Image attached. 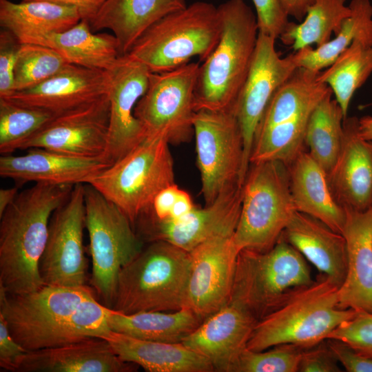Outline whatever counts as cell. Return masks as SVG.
I'll return each mask as SVG.
<instances>
[{
	"label": "cell",
	"instance_id": "obj_1",
	"mask_svg": "<svg viewBox=\"0 0 372 372\" xmlns=\"http://www.w3.org/2000/svg\"><path fill=\"white\" fill-rule=\"evenodd\" d=\"M74 186L35 183L19 192L0 216V287L8 294L27 293L44 285L39 262L50 220Z\"/></svg>",
	"mask_w": 372,
	"mask_h": 372
},
{
	"label": "cell",
	"instance_id": "obj_2",
	"mask_svg": "<svg viewBox=\"0 0 372 372\" xmlns=\"http://www.w3.org/2000/svg\"><path fill=\"white\" fill-rule=\"evenodd\" d=\"M217 8L221 22L220 37L215 48L199 66L195 89L196 112L234 109L256 46V16L244 0H228Z\"/></svg>",
	"mask_w": 372,
	"mask_h": 372
},
{
	"label": "cell",
	"instance_id": "obj_3",
	"mask_svg": "<svg viewBox=\"0 0 372 372\" xmlns=\"http://www.w3.org/2000/svg\"><path fill=\"white\" fill-rule=\"evenodd\" d=\"M339 287L320 273L311 284L290 293L256 324L247 349L260 351L281 344L306 349L327 339L358 310L338 307Z\"/></svg>",
	"mask_w": 372,
	"mask_h": 372
},
{
	"label": "cell",
	"instance_id": "obj_4",
	"mask_svg": "<svg viewBox=\"0 0 372 372\" xmlns=\"http://www.w3.org/2000/svg\"><path fill=\"white\" fill-rule=\"evenodd\" d=\"M190 269L189 252L152 241L121 271L112 309L132 314L185 307Z\"/></svg>",
	"mask_w": 372,
	"mask_h": 372
},
{
	"label": "cell",
	"instance_id": "obj_5",
	"mask_svg": "<svg viewBox=\"0 0 372 372\" xmlns=\"http://www.w3.org/2000/svg\"><path fill=\"white\" fill-rule=\"evenodd\" d=\"M320 72L298 68L276 90L258 126L250 164L276 160L288 165L304 150L310 115L331 91L319 81Z\"/></svg>",
	"mask_w": 372,
	"mask_h": 372
},
{
	"label": "cell",
	"instance_id": "obj_6",
	"mask_svg": "<svg viewBox=\"0 0 372 372\" xmlns=\"http://www.w3.org/2000/svg\"><path fill=\"white\" fill-rule=\"evenodd\" d=\"M221 33L217 7L196 1L161 18L134 42L128 53L151 72L172 70L197 56L204 61Z\"/></svg>",
	"mask_w": 372,
	"mask_h": 372
},
{
	"label": "cell",
	"instance_id": "obj_7",
	"mask_svg": "<svg viewBox=\"0 0 372 372\" xmlns=\"http://www.w3.org/2000/svg\"><path fill=\"white\" fill-rule=\"evenodd\" d=\"M313 281L307 260L280 236L267 251L239 252L229 302L242 307L258 322L293 291Z\"/></svg>",
	"mask_w": 372,
	"mask_h": 372
},
{
	"label": "cell",
	"instance_id": "obj_8",
	"mask_svg": "<svg viewBox=\"0 0 372 372\" xmlns=\"http://www.w3.org/2000/svg\"><path fill=\"white\" fill-rule=\"evenodd\" d=\"M296 211L287 165L276 160L251 163L242 185L236 247L240 251L269 250Z\"/></svg>",
	"mask_w": 372,
	"mask_h": 372
},
{
	"label": "cell",
	"instance_id": "obj_9",
	"mask_svg": "<svg viewBox=\"0 0 372 372\" xmlns=\"http://www.w3.org/2000/svg\"><path fill=\"white\" fill-rule=\"evenodd\" d=\"M169 143L163 135L145 138L87 183L115 204L132 224L163 189L175 184Z\"/></svg>",
	"mask_w": 372,
	"mask_h": 372
},
{
	"label": "cell",
	"instance_id": "obj_10",
	"mask_svg": "<svg viewBox=\"0 0 372 372\" xmlns=\"http://www.w3.org/2000/svg\"><path fill=\"white\" fill-rule=\"evenodd\" d=\"M85 228L92 256L90 287L112 309L119 273L143 249L128 217L89 184H85Z\"/></svg>",
	"mask_w": 372,
	"mask_h": 372
},
{
	"label": "cell",
	"instance_id": "obj_11",
	"mask_svg": "<svg viewBox=\"0 0 372 372\" xmlns=\"http://www.w3.org/2000/svg\"><path fill=\"white\" fill-rule=\"evenodd\" d=\"M197 165L205 205L240 185L244 146L234 109L200 110L193 121Z\"/></svg>",
	"mask_w": 372,
	"mask_h": 372
},
{
	"label": "cell",
	"instance_id": "obj_12",
	"mask_svg": "<svg viewBox=\"0 0 372 372\" xmlns=\"http://www.w3.org/2000/svg\"><path fill=\"white\" fill-rule=\"evenodd\" d=\"M199 66L189 62L167 72H151L147 89L134 110L146 136L163 135L169 144L190 138Z\"/></svg>",
	"mask_w": 372,
	"mask_h": 372
},
{
	"label": "cell",
	"instance_id": "obj_13",
	"mask_svg": "<svg viewBox=\"0 0 372 372\" xmlns=\"http://www.w3.org/2000/svg\"><path fill=\"white\" fill-rule=\"evenodd\" d=\"M85 184L74 186L68 200L52 214L46 245L39 262L44 285H87V264L83 245L85 228Z\"/></svg>",
	"mask_w": 372,
	"mask_h": 372
},
{
	"label": "cell",
	"instance_id": "obj_14",
	"mask_svg": "<svg viewBox=\"0 0 372 372\" xmlns=\"http://www.w3.org/2000/svg\"><path fill=\"white\" fill-rule=\"evenodd\" d=\"M276 39L258 32L250 69L234 107L243 139L244 158L240 184L250 165L256 132L262 115L276 90L298 68L292 54L281 57Z\"/></svg>",
	"mask_w": 372,
	"mask_h": 372
},
{
	"label": "cell",
	"instance_id": "obj_15",
	"mask_svg": "<svg viewBox=\"0 0 372 372\" xmlns=\"http://www.w3.org/2000/svg\"><path fill=\"white\" fill-rule=\"evenodd\" d=\"M87 285L65 287L43 285L32 292L10 295L0 287V314L14 339L27 351L59 320L74 312L83 301L96 298Z\"/></svg>",
	"mask_w": 372,
	"mask_h": 372
},
{
	"label": "cell",
	"instance_id": "obj_16",
	"mask_svg": "<svg viewBox=\"0 0 372 372\" xmlns=\"http://www.w3.org/2000/svg\"><path fill=\"white\" fill-rule=\"evenodd\" d=\"M107 72L110 121L107 147L103 158L112 165L146 137L134 110L147 89L151 71L143 63L125 54L119 56Z\"/></svg>",
	"mask_w": 372,
	"mask_h": 372
},
{
	"label": "cell",
	"instance_id": "obj_17",
	"mask_svg": "<svg viewBox=\"0 0 372 372\" xmlns=\"http://www.w3.org/2000/svg\"><path fill=\"white\" fill-rule=\"evenodd\" d=\"M108 94L72 111L57 115L22 143L19 149L40 147L81 158L105 154L109 132Z\"/></svg>",
	"mask_w": 372,
	"mask_h": 372
},
{
	"label": "cell",
	"instance_id": "obj_18",
	"mask_svg": "<svg viewBox=\"0 0 372 372\" xmlns=\"http://www.w3.org/2000/svg\"><path fill=\"white\" fill-rule=\"evenodd\" d=\"M234 235L211 238L189 252L191 269L185 307L203 320L229 300L240 252Z\"/></svg>",
	"mask_w": 372,
	"mask_h": 372
},
{
	"label": "cell",
	"instance_id": "obj_19",
	"mask_svg": "<svg viewBox=\"0 0 372 372\" xmlns=\"http://www.w3.org/2000/svg\"><path fill=\"white\" fill-rule=\"evenodd\" d=\"M242 185L220 194L203 208H195L176 220H158L152 216L144 223V233L151 241L164 240L188 252L203 242L236 229L241 210Z\"/></svg>",
	"mask_w": 372,
	"mask_h": 372
},
{
	"label": "cell",
	"instance_id": "obj_20",
	"mask_svg": "<svg viewBox=\"0 0 372 372\" xmlns=\"http://www.w3.org/2000/svg\"><path fill=\"white\" fill-rule=\"evenodd\" d=\"M257 322L242 307L228 302L204 319L182 342L207 359L215 371L230 372L247 349Z\"/></svg>",
	"mask_w": 372,
	"mask_h": 372
},
{
	"label": "cell",
	"instance_id": "obj_21",
	"mask_svg": "<svg viewBox=\"0 0 372 372\" xmlns=\"http://www.w3.org/2000/svg\"><path fill=\"white\" fill-rule=\"evenodd\" d=\"M109 88L107 71L68 63L43 83L6 99L59 115L99 99Z\"/></svg>",
	"mask_w": 372,
	"mask_h": 372
},
{
	"label": "cell",
	"instance_id": "obj_22",
	"mask_svg": "<svg viewBox=\"0 0 372 372\" xmlns=\"http://www.w3.org/2000/svg\"><path fill=\"white\" fill-rule=\"evenodd\" d=\"M104 158H81L40 147L28 149L24 155L0 157V176L19 183L28 182L56 185L87 184L110 167Z\"/></svg>",
	"mask_w": 372,
	"mask_h": 372
},
{
	"label": "cell",
	"instance_id": "obj_23",
	"mask_svg": "<svg viewBox=\"0 0 372 372\" xmlns=\"http://www.w3.org/2000/svg\"><path fill=\"white\" fill-rule=\"evenodd\" d=\"M327 176L343 207L362 211L372 205V147L360 134L359 118L344 120L342 147Z\"/></svg>",
	"mask_w": 372,
	"mask_h": 372
},
{
	"label": "cell",
	"instance_id": "obj_24",
	"mask_svg": "<svg viewBox=\"0 0 372 372\" xmlns=\"http://www.w3.org/2000/svg\"><path fill=\"white\" fill-rule=\"evenodd\" d=\"M344 208L347 268L338 307L372 313V205L362 211Z\"/></svg>",
	"mask_w": 372,
	"mask_h": 372
},
{
	"label": "cell",
	"instance_id": "obj_25",
	"mask_svg": "<svg viewBox=\"0 0 372 372\" xmlns=\"http://www.w3.org/2000/svg\"><path fill=\"white\" fill-rule=\"evenodd\" d=\"M137 366L122 360L105 339L92 338L27 351L13 372H131Z\"/></svg>",
	"mask_w": 372,
	"mask_h": 372
},
{
	"label": "cell",
	"instance_id": "obj_26",
	"mask_svg": "<svg viewBox=\"0 0 372 372\" xmlns=\"http://www.w3.org/2000/svg\"><path fill=\"white\" fill-rule=\"evenodd\" d=\"M281 236L339 287L347 268L346 241L321 220L296 211Z\"/></svg>",
	"mask_w": 372,
	"mask_h": 372
},
{
	"label": "cell",
	"instance_id": "obj_27",
	"mask_svg": "<svg viewBox=\"0 0 372 372\" xmlns=\"http://www.w3.org/2000/svg\"><path fill=\"white\" fill-rule=\"evenodd\" d=\"M287 167L297 211L314 217L342 234L345 209L335 198L326 172L305 150Z\"/></svg>",
	"mask_w": 372,
	"mask_h": 372
},
{
	"label": "cell",
	"instance_id": "obj_28",
	"mask_svg": "<svg viewBox=\"0 0 372 372\" xmlns=\"http://www.w3.org/2000/svg\"><path fill=\"white\" fill-rule=\"evenodd\" d=\"M123 361L148 372H212L205 357L183 342H154L111 331L103 338Z\"/></svg>",
	"mask_w": 372,
	"mask_h": 372
},
{
	"label": "cell",
	"instance_id": "obj_29",
	"mask_svg": "<svg viewBox=\"0 0 372 372\" xmlns=\"http://www.w3.org/2000/svg\"><path fill=\"white\" fill-rule=\"evenodd\" d=\"M187 6L186 0H106L90 26L110 30L123 56L152 24Z\"/></svg>",
	"mask_w": 372,
	"mask_h": 372
},
{
	"label": "cell",
	"instance_id": "obj_30",
	"mask_svg": "<svg viewBox=\"0 0 372 372\" xmlns=\"http://www.w3.org/2000/svg\"><path fill=\"white\" fill-rule=\"evenodd\" d=\"M24 43L49 47L68 63L106 71L121 56L116 37L107 33H94L85 20L67 30L39 35Z\"/></svg>",
	"mask_w": 372,
	"mask_h": 372
},
{
	"label": "cell",
	"instance_id": "obj_31",
	"mask_svg": "<svg viewBox=\"0 0 372 372\" xmlns=\"http://www.w3.org/2000/svg\"><path fill=\"white\" fill-rule=\"evenodd\" d=\"M81 20L77 9L47 1L14 3L0 0V25L21 43L44 34L68 29Z\"/></svg>",
	"mask_w": 372,
	"mask_h": 372
},
{
	"label": "cell",
	"instance_id": "obj_32",
	"mask_svg": "<svg viewBox=\"0 0 372 372\" xmlns=\"http://www.w3.org/2000/svg\"><path fill=\"white\" fill-rule=\"evenodd\" d=\"M203 320L187 307L174 311H141L132 314L111 309L108 324L111 331L135 338L177 343L182 342Z\"/></svg>",
	"mask_w": 372,
	"mask_h": 372
},
{
	"label": "cell",
	"instance_id": "obj_33",
	"mask_svg": "<svg viewBox=\"0 0 372 372\" xmlns=\"http://www.w3.org/2000/svg\"><path fill=\"white\" fill-rule=\"evenodd\" d=\"M351 14L326 43L318 47H306L292 53L298 68L315 72L330 66L355 40L372 45V4L369 0H351Z\"/></svg>",
	"mask_w": 372,
	"mask_h": 372
},
{
	"label": "cell",
	"instance_id": "obj_34",
	"mask_svg": "<svg viewBox=\"0 0 372 372\" xmlns=\"http://www.w3.org/2000/svg\"><path fill=\"white\" fill-rule=\"evenodd\" d=\"M331 90L316 106L307 125L304 143L309 154L328 174L340 154L343 138L342 110Z\"/></svg>",
	"mask_w": 372,
	"mask_h": 372
},
{
	"label": "cell",
	"instance_id": "obj_35",
	"mask_svg": "<svg viewBox=\"0 0 372 372\" xmlns=\"http://www.w3.org/2000/svg\"><path fill=\"white\" fill-rule=\"evenodd\" d=\"M371 74L372 45L357 39L330 66L320 72L318 79L330 87L346 118L354 93Z\"/></svg>",
	"mask_w": 372,
	"mask_h": 372
},
{
	"label": "cell",
	"instance_id": "obj_36",
	"mask_svg": "<svg viewBox=\"0 0 372 372\" xmlns=\"http://www.w3.org/2000/svg\"><path fill=\"white\" fill-rule=\"evenodd\" d=\"M350 14L346 0H315L303 20L300 23L291 21L280 39L294 52L313 45L320 46L338 32Z\"/></svg>",
	"mask_w": 372,
	"mask_h": 372
},
{
	"label": "cell",
	"instance_id": "obj_37",
	"mask_svg": "<svg viewBox=\"0 0 372 372\" xmlns=\"http://www.w3.org/2000/svg\"><path fill=\"white\" fill-rule=\"evenodd\" d=\"M57 115L0 98V152L11 154Z\"/></svg>",
	"mask_w": 372,
	"mask_h": 372
},
{
	"label": "cell",
	"instance_id": "obj_38",
	"mask_svg": "<svg viewBox=\"0 0 372 372\" xmlns=\"http://www.w3.org/2000/svg\"><path fill=\"white\" fill-rule=\"evenodd\" d=\"M68 63L55 50L37 43L21 45L14 74V93L34 87Z\"/></svg>",
	"mask_w": 372,
	"mask_h": 372
},
{
	"label": "cell",
	"instance_id": "obj_39",
	"mask_svg": "<svg viewBox=\"0 0 372 372\" xmlns=\"http://www.w3.org/2000/svg\"><path fill=\"white\" fill-rule=\"evenodd\" d=\"M304 348L293 344H281L260 351L247 348L230 372H298Z\"/></svg>",
	"mask_w": 372,
	"mask_h": 372
},
{
	"label": "cell",
	"instance_id": "obj_40",
	"mask_svg": "<svg viewBox=\"0 0 372 372\" xmlns=\"http://www.w3.org/2000/svg\"><path fill=\"white\" fill-rule=\"evenodd\" d=\"M327 339L340 340L358 353L372 358V313L358 311L335 329Z\"/></svg>",
	"mask_w": 372,
	"mask_h": 372
},
{
	"label": "cell",
	"instance_id": "obj_41",
	"mask_svg": "<svg viewBox=\"0 0 372 372\" xmlns=\"http://www.w3.org/2000/svg\"><path fill=\"white\" fill-rule=\"evenodd\" d=\"M256 10L258 32L280 39L291 21L280 0H251Z\"/></svg>",
	"mask_w": 372,
	"mask_h": 372
},
{
	"label": "cell",
	"instance_id": "obj_42",
	"mask_svg": "<svg viewBox=\"0 0 372 372\" xmlns=\"http://www.w3.org/2000/svg\"><path fill=\"white\" fill-rule=\"evenodd\" d=\"M21 43L10 31L0 32V98L14 93V74Z\"/></svg>",
	"mask_w": 372,
	"mask_h": 372
},
{
	"label": "cell",
	"instance_id": "obj_43",
	"mask_svg": "<svg viewBox=\"0 0 372 372\" xmlns=\"http://www.w3.org/2000/svg\"><path fill=\"white\" fill-rule=\"evenodd\" d=\"M341 368L327 340L303 349L298 372H340Z\"/></svg>",
	"mask_w": 372,
	"mask_h": 372
},
{
	"label": "cell",
	"instance_id": "obj_44",
	"mask_svg": "<svg viewBox=\"0 0 372 372\" xmlns=\"http://www.w3.org/2000/svg\"><path fill=\"white\" fill-rule=\"evenodd\" d=\"M339 363L348 372H372V358L358 353L345 343L327 339Z\"/></svg>",
	"mask_w": 372,
	"mask_h": 372
},
{
	"label": "cell",
	"instance_id": "obj_45",
	"mask_svg": "<svg viewBox=\"0 0 372 372\" xmlns=\"http://www.w3.org/2000/svg\"><path fill=\"white\" fill-rule=\"evenodd\" d=\"M27 352L12 336L4 317L0 314V366L14 371L17 362Z\"/></svg>",
	"mask_w": 372,
	"mask_h": 372
},
{
	"label": "cell",
	"instance_id": "obj_46",
	"mask_svg": "<svg viewBox=\"0 0 372 372\" xmlns=\"http://www.w3.org/2000/svg\"><path fill=\"white\" fill-rule=\"evenodd\" d=\"M180 189L178 185L173 184L159 192L148 211L152 212L151 216L158 220L168 219Z\"/></svg>",
	"mask_w": 372,
	"mask_h": 372
},
{
	"label": "cell",
	"instance_id": "obj_47",
	"mask_svg": "<svg viewBox=\"0 0 372 372\" xmlns=\"http://www.w3.org/2000/svg\"><path fill=\"white\" fill-rule=\"evenodd\" d=\"M33 1V0H22ZM47 1L63 6H72L77 9L81 20L87 21L90 24L96 17L106 0H39Z\"/></svg>",
	"mask_w": 372,
	"mask_h": 372
},
{
	"label": "cell",
	"instance_id": "obj_48",
	"mask_svg": "<svg viewBox=\"0 0 372 372\" xmlns=\"http://www.w3.org/2000/svg\"><path fill=\"white\" fill-rule=\"evenodd\" d=\"M195 207L190 195L180 189L172 207L170 216L167 220L180 219L189 214Z\"/></svg>",
	"mask_w": 372,
	"mask_h": 372
},
{
	"label": "cell",
	"instance_id": "obj_49",
	"mask_svg": "<svg viewBox=\"0 0 372 372\" xmlns=\"http://www.w3.org/2000/svg\"><path fill=\"white\" fill-rule=\"evenodd\" d=\"M289 17L300 22L315 0H280Z\"/></svg>",
	"mask_w": 372,
	"mask_h": 372
},
{
	"label": "cell",
	"instance_id": "obj_50",
	"mask_svg": "<svg viewBox=\"0 0 372 372\" xmlns=\"http://www.w3.org/2000/svg\"><path fill=\"white\" fill-rule=\"evenodd\" d=\"M18 187L0 189V216L14 201L19 192Z\"/></svg>",
	"mask_w": 372,
	"mask_h": 372
},
{
	"label": "cell",
	"instance_id": "obj_51",
	"mask_svg": "<svg viewBox=\"0 0 372 372\" xmlns=\"http://www.w3.org/2000/svg\"><path fill=\"white\" fill-rule=\"evenodd\" d=\"M359 132L367 141H372V116H365L359 118Z\"/></svg>",
	"mask_w": 372,
	"mask_h": 372
},
{
	"label": "cell",
	"instance_id": "obj_52",
	"mask_svg": "<svg viewBox=\"0 0 372 372\" xmlns=\"http://www.w3.org/2000/svg\"><path fill=\"white\" fill-rule=\"evenodd\" d=\"M371 142V147H372V141H370Z\"/></svg>",
	"mask_w": 372,
	"mask_h": 372
}]
</instances>
